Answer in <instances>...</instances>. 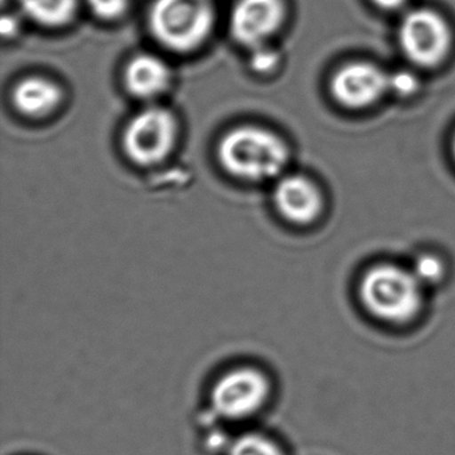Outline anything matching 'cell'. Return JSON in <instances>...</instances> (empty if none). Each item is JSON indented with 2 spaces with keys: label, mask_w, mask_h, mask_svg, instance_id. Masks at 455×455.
Listing matches in <instances>:
<instances>
[{
  "label": "cell",
  "mask_w": 455,
  "mask_h": 455,
  "mask_svg": "<svg viewBox=\"0 0 455 455\" xmlns=\"http://www.w3.org/2000/svg\"><path fill=\"white\" fill-rule=\"evenodd\" d=\"M364 307L378 319L388 323L411 321L422 305V284L412 271L396 266L371 268L361 284Z\"/></svg>",
  "instance_id": "cell-2"
},
{
  "label": "cell",
  "mask_w": 455,
  "mask_h": 455,
  "mask_svg": "<svg viewBox=\"0 0 455 455\" xmlns=\"http://www.w3.org/2000/svg\"><path fill=\"white\" fill-rule=\"evenodd\" d=\"M151 33L172 52L201 46L215 20L212 0H156L150 10Z\"/></svg>",
  "instance_id": "cell-3"
},
{
  "label": "cell",
  "mask_w": 455,
  "mask_h": 455,
  "mask_svg": "<svg viewBox=\"0 0 455 455\" xmlns=\"http://www.w3.org/2000/svg\"><path fill=\"white\" fill-rule=\"evenodd\" d=\"M417 89L418 79L407 71H398L393 76H388V90H393L396 95L409 97L414 94Z\"/></svg>",
  "instance_id": "cell-16"
},
{
  "label": "cell",
  "mask_w": 455,
  "mask_h": 455,
  "mask_svg": "<svg viewBox=\"0 0 455 455\" xmlns=\"http://www.w3.org/2000/svg\"><path fill=\"white\" fill-rule=\"evenodd\" d=\"M454 154H455V138H454Z\"/></svg>",
  "instance_id": "cell-20"
},
{
  "label": "cell",
  "mask_w": 455,
  "mask_h": 455,
  "mask_svg": "<svg viewBox=\"0 0 455 455\" xmlns=\"http://www.w3.org/2000/svg\"><path fill=\"white\" fill-rule=\"evenodd\" d=\"M177 129V121L172 111L156 106L145 108L130 121L124 130V151L135 164L153 166L172 153Z\"/></svg>",
  "instance_id": "cell-5"
},
{
  "label": "cell",
  "mask_w": 455,
  "mask_h": 455,
  "mask_svg": "<svg viewBox=\"0 0 455 455\" xmlns=\"http://www.w3.org/2000/svg\"><path fill=\"white\" fill-rule=\"evenodd\" d=\"M286 15L283 0H238L230 15V31L238 44L255 50L278 31Z\"/></svg>",
  "instance_id": "cell-7"
},
{
  "label": "cell",
  "mask_w": 455,
  "mask_h": 455,
  "mask_svg": "<svg viewBox=\"0 0 455 455\" xmlns=\"http://www.w3.org/2000/svg\"><path fill=\"white\" fill-rule=\"evenodd\" d=\"M2 30H4V34H12L15 30H17V23H15L14 18H4V22H2Z\"/></svg>",
  "instance_id": "cell-19"
},
{
  "label": "cell",
  "mask_w": 455,
  "mask_h": 455,
  "mask_svg": "<svg viewBox=\"0 0 455 455\" xmlns=\"http://www.w3.org/2000/svg\"><path fill=\"white\" fill-rule=\"evenodd\" d=\"M223 169L239 180L262 182L278 177L289 161V148L275 132L258 126H239L218 145Z\"/></svg>",
  "instance_id": "cell-1"
},
{
  "label": "cell",
  "mask_w": 455,
  "mask_h": 455,
  "mask_svg": "<svg viewBox=\"0 0 455 455\" xmlns=\"http://www.w3.org/2000/svg\"><path fill=\"white\" fill-rule=\"evenodd\" d=\"M402 49L415 65H438L446 57L451 34L446 20L433 10L419 9L409 12L399 28Z\"/></svg>",
  "instance_id": "cell-6"
},
{
  "label": "cell",
  "mask_w": 455,
  "mask_h": 455,
  "mask_svg": "<svg viewBox=\"0 0 455 455\" xmlns=\"http://www.w3.org/2000/svg\"><path fill=\"white\" fill-rule=\"evenodd\" d=\"M412 274L422 286L423 284L435 283L443 275V265L438 258L433 257V255H422L415 260Z\"/></svg>",
  "instance_id": "cell-14"
},
{
  "label": "cell",
  "mask_w": 455,
  "mask_h": 455,
  "mask_svg": "<svg viewBox=\"0 0 455 455\" xmlns=\"http://www.w3.org/2000/svg\"><path fill=\"white\" fill-rule=\"evenodd\" d=\"M228 455H284L283 450L260 433H244L234 439Z\"/></svg>",
  "instance_id": "cell-13"
},
{
  "label": "cell",
  "mask_w": 455,
  "mask_h": 455,
  "mask_svg": "<svg viewBox=\"0 0 455 455\" xmlns=\"http://www.w3.org/2000/svg\"><path fill=\"white\" fill-rule=\"evenodd\" d=\"M372 2L380 9L396 10L406 4L407 0H372Z\"/></svg>",
  "instance_id": "cell-18"
},
{
  "label": "cell",
  "mask_w": 455,
  "mask_h": 455,
  "mask_svg": "<svg viewBox=\"0 0 455 455\" xmlns=\"http://www.w3.org/2000/svg\"><path fill=\"white\" fill-rule=\"evenodd\" d=\"M20 9L34 22L60 28L76 17L78 0H20Z\"/></svg>",
  "instance_id": "cell-12"
},
{
  "label": "cell",
  "mask_w": 455,
  "mask_h": 455,
  "mask_svg": "<svg viewBox=\"0 0 455 455\" xmlns=\"http://www.w3.org/2000/svg\"><path fill=\"white\" fill-rule=\"evenodd\" d=\"M388 90V76L370 63H351L331 82L335 100L346 108H362L377 102Z\"/></svg>",
  "instance_id": "cell-8"
},
{
  "label": "cell",
  "mask_w": 455,
  "mask_h": 455,
  "mask_svg": "<svg viewBox=\"0 0 455 455\" xmlns=\"http://www.w3.org/2000/svg\"><path fill=\"white\" fill-rule=\"evenodd\" d=\"M278 62V57L275 52L265 47H258L254 50V58H252V65L257 71H268L274 68Z\"/></svg>",
  "instance_id": "cell-17"
},
{
  "label": "cell",
  "mask_w": 455,
  "mask_h": 455,
  "mask_svg": "<svg viewBox=\"0 0 455 455\" xmlns=\"http://www.w3.org/2000/svg\"><path fill=\"white\" fill-rule=\"evenodd\" d=\"M278 212L290 222H311L322 210V196L316 186L302 175L282 178L274 190Z\"/></svg>",
  "instance_id": "cell-9"
},
{
  "label": "cell",
  "mask_w": 455,
  "mask_h": 455,
  "mask_svg": "<svg viewBox=\"0 0 455 455\" xmlns=\"http://www.w3.org/2000/svg\"><path fill=\"white\" fill-rule=\"evenodd\" d=\"M124 81L127 89L135 97L153 100L169 89L172 71L162 58L140 54L130 60Z\"/></svg>",
  "instance_id": "cell-10"
},
{
  "label": "cell",
  "mask_w": 455,
  "mask_h": 455,
  "mask_svg": "<svg viewBox=\"0 0 455 455\" xmlns=\"http://www.w3.org/2000/svg\"><path fill=\"white\" fill-rule=\"evenodd\" d=\"M90 9L102 20H116L124 14L129 7V0H87Z\"/></svg>",
  "instance_id": "cell-15"
},
{
  "label": "cell",
  "mask_w": 455,
  "mask_h": 455,
  "mask_svg": "<svg viewBox=\"0 0 455 455\" xmlns=\"http://www.w3.org/2000/svg\"><path fill=\"white\" fill-rule=\"evenodd\" d=\"M62 100V90L57 84L42 76L23 79L12 92V102L23 116H49L57 110Z\"/></svg>",
  "instance_id": "cell-11"
},
{
  "label": "cell",
  "mask_w": 455,
  "mask_h": 455,
  "mask_svg": "<svg viewBox=\"0 0 455 455\" xmlns=\"http://www.w3.org/2000/svg\"><path fill=\"white\" fill-rule=\"evenodd\" d=\"M270 380L257 367L241 366L218 378L210 394L212 411L225 420H243L258 414L270 396Z\"/></svg>",
  "instance_id": "cell-4"
}]
</instances>
